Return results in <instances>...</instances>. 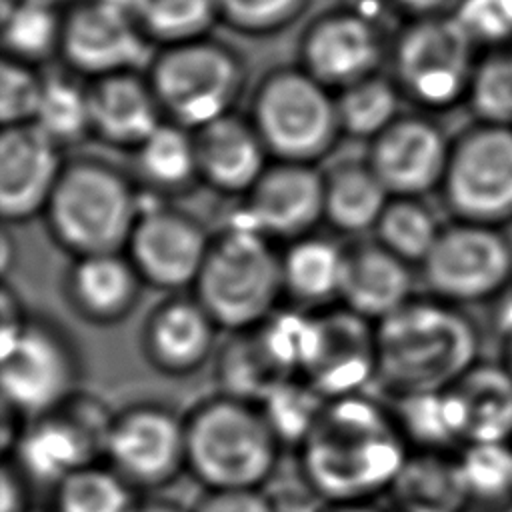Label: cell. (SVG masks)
<instances>
[{
	"label": "cell",
	"mask_w": 512,
	"mask_h": 512,
	"mask_svg": "<svg viewBox=\"0 0 512 512\" xmlns=\"http://www.w3.org/2000/svg\"><path fill=\"white\" fill-rule=\"evenodd\" d=\"M298 448L302 480L324 504L390 492L410 454L392 408L364 392L326 400Z\"/></svg>",
	"instance_id": "1"
},
{
	"label": "cell",
	"mask_w": 512,
	"mask_h": 512,
	"mask_svg": "<svg viewBox=\"0 0 512 512\" xmlns=\"http://www.w3.org/2000/svg\"><path fill=\"white\" fill-rule=\"evenodd\" d=\"M480 346L462 306L414 296L376 322V384L392 400L446 390L480 360Z\"/></svg>",
	"instance_id": "2"
},
{
	"label": "cell",
	"mask_w": 512,
	"mask_h": 512,
	"mask_svg": "<svg viewBox=\"0 0 512 512\" xmlns=\"http://www.w3.org/2000/svg\"><path fill=\"white\" fill-rule=\"evenodd\" d=\"M186 468L206 490L262 488L282 444L258 402L220 392L186 416Z\"/></svg>",
	"instance_id": "3"
},
{
	"label": "cell",
	"mask_w": 512,
	"mask_h": 512,
	"mask_svg": "<svg viewBox=\"0 0 512 512\" xmlns=\"http://www.w3.org/2000/svg\"><path fill=\"white\" fill-rule=\"evenodd\" d=\"M142 202L114 164L84 156L64 164L44 208L52 240L74 258L124 252Z\"/></svg>",
	"instance_id": "4"
},
{
	"label": "cell",
	"mask_w": 512,
	"mask_h": 512,
	"mask_svg": "<svg viewBox=\"0 0 512 512\" xmlns=\"http://www.w3.org/2000/svg\"><path fill=\"white\" fill-rule=\"evenodd\" d=\"M194 298L218 328L244 332L264 322L284 294L282 254L272 240L234 218L212 234L208 254L194 282Z\"/></svg>",
	"instance_id": "5"
},
{
	"label": "cell",
	"mask_w": 512,
	"mask_h": 512,
	"mask_svg": "<svg viewBox=\"0 0 512 512\" xmlns=\"http://www.w3.org/2000/svg\"><path fill=\"white\" fill-rule=\"evenodd\" d=\"M248 118L278 162L316 164L342 134L336 96L304 68L270 72L254 92Z\"/></svg>",
	"instance_id": "6"
},
{
	"label": "cell",
	"mask_w": 512,
	"mask_h": 512,
	"mask_svg": "<svg viewBox=\"0 0 512 512\" xmlns=\"http://www.w3.org/2000/svg\"><path fill=\"white\" fill-rule=\"evenodd\" d=\"M148 82L166 120L196 130L228 112L244 86V66L226 46L196 38L154 56Z\"/></svg>",
	"instance_id": "7"
},
{
	"label": "cell",
	"mask_w": 512,
	"mask_h": 512,
	"mask_svg": "<svg viewBox=\"0 0 512 512\" xmlns=\"http://www.w3.org/2000/svg\"><path fill=\"white\" fill-rule=\"evenodd\" d=\"M474 38L456 14L414 18L394 44L400 92L426 110H446L466 100L476 68Z\"/></svg>",
	"instance_id": "8"
},
{
	"label": "cell",
	"mask_w": 512,
	"mask_h": 512,
	"mask_svg": "<svg viewBox=\"0 0 512 512\" xmlns=\"http://www.w3.org/2000/svg\"><path fill=\"white\" fill-rule=\"evenodd\" d=\"M112 418L106 404L78 392L62 406L26 420L12 446V462L28 482L54 488L106 456Z\"/></svg>",
	"instance_id": "9"
},
{
	"label": "cell",
	"mask_w": 512,
	"mask_h": 512,
	"mask_svg": "<svg viewBox=\"0 0 512 512\" xmlns=\"http://www.w3.org/2000/svg\"><path fill=\"white\" fill-rule=\"evenodd\" d=\"M2 400L22 418L46 414L80 392V356L50 320L26 318L2 338Z\"/></svg>",
	"instance_id": "10"
},
{
	"label": "cell",
	"mask_w": 512,
	"mask_h": 512,
	"mask_svg": "<svg viewBox=\"0 0 512 512\" xmlns=\"http://www.w3.org/2000/svg\"><path fill=\"white\" fill-rule=\"evenodd\" d=\"M438 192L454 220L512 222V126L476 122L452 138Z\"/></svg>",
	"instance_id": "11"
},
{
	"label": "cell",
	"mask_w": 512,
	"mask_h": 512,
	"mask_svg": "<svg viewBox=\"0 0 512 512\" xmlns=\"http://www.w3.org/2000/svg\"><path fill=\"white\" fill-rule=\"evenodd\" d=\"M430 296L466 306L500 298L512 286V244L498 226L454 220L420 264Z\"/></svg>",
	"instance_id": "12"
},
{
	"label": "cell",
	"mask_w": 512,
	"mask_h": 512,
	"mask_svg": "<svg viewBox=\"0 0 512 512\" xmlns=\"http://www.w3.org/2000/svg\"><path fill=\"white\" fill-rule=\"evenodd\" d=\"M106 464L134 490H156L186 468V420L160 402L130 404L114 412Z\"/></svg>",
	"instance_id": "13"
},
{
	"label": "cell",
	"mask_w": 512,
	"mask_h": 512,
	"mask_svg": "<svg viewBox=\"0 0 512 512\" xmlns=\"http://www.w3.org/2000/svg\"><path fill=\"white\" fill-rule=\"evenodd\" d=\"M210 240L212 234L192 214L160 204L142 206L124 254L144 284L178 292L194 286Z\"/></svg>",
	"instance_id": "14"
},
{
	"label": "cell",
	"mask_w": 512,
	"mask_h": 512,
	"mask_svg": "<svg viewBox=\"0 0 512 512\" xmlns=\"http://www.w3.org/2000/svg\"><path fill=\"white\" fill-rule=\"evenodd\" d=\"M146 40L130 0H80L62 18L58 48L70 68L98 78L138 68Z\"/></svg>",
	"instance_id": "15"
},
{
	"label": "cell",
	"mask_w": 512,
	"mask_h": 512,
	"mask_svg": "<svg viewBox=\"0 0 512 512\" xmlns=\"http://www.w3.org/2000/svg\"><path fill=\"white\" fill-rule=\"evenodd\" d=\"M452 138L430 118L400 114L370 140L366 160L390 196L424 198L440 190Z\"/></svg>",
	"instance_id": "16"
},
{
	"label": "cell",
	"mask_w": 512,
	"mask_h": 512,
	"mask_svg": "<svg viewBox=\"0 0 512 512\" xmlns=\"http://www.w3.org/2000/svg\"><path fill=\"white\" fill-rule=\"evenodd\" d=\"M270 240L294 242L324 220V172L316 164H268L238 216Z\"/></svg>",
	"instance_id": "17"
},
{
	"label": "cell",
	"mask_w": 512,
	"mask_h": 512,
	"mask_svg": "<svg viewBox=\"0 0 512 512\" xmlns=\"http://www.w3.org/2000/svg\"><path fill=\"white\" fill-rule=\"evenodd\" d=\"M318 346L302 376L326 400L376 382V324L340 306L318 312Z\"/></svg>",
	"instance_id": "18"
},
{
	"label": "cell",
	"mask_w": 512,
	"mask_h": 512,
	"mask_svg": "<svg viewBox=\"0 0 512 512\" xmlns=\"http://www.w3.org/2000/svg\"><path fill=\"white\" fill-rule=\"evenodd\" d=\"M60 150L34 122L2 126L0 214L4 222H26L44 212L66 164Z\"/></svg>",
	"instance_id": "19"
},
{
	"label": "cell",
	"mask_w": 512,
	"mask_h": 512,
	"mask_svg": "<svg viewBox=\"0 0 512 512\" xmlns=\"http://www.w3.org/2000/svg\"><path fill=\"white\" fill-rule=\"evenodd\" d=\"M380 60L382 42L376 26L350 10L320 16L302 36L300 68L336 92L376 74Z\"/></svg>",
	"instance_id": "20"
},
{
	"label": "cell",
	"mask_w": 512,
	"mask_h": 512,
	"mask_svg": "<svg viewBox=\"0 0 512 512\" xmlns=\"http://www.w3.org/2000/svg\"><path fill=\"white\" fill-rule=\"evenodd\" d=\"M218 324L194 296H168L146 316L140 346L146 362L164 376H188L212 356Z\"/></svg>",
	"instance_id": "21"
},
{
	"label": "cell",
	"mask_w": 512,
	"mask_h": 512,
	"mask_svg": "<svg viewBox=\"0 0 512 512\" xmlns=\"http://www.w3.org/2000/svg\"><path fill=\"white\" fill-rule=\"evenodd\" d=\"M192 132L198 176L216 192L246 196L270 164L250 118L228 112Z\"/></svg>",
	"instance_id": "22"
},
{
	"label": "cell",
	"mask_w": 512,
	"mask_h": 512,
	"mask_svg": "<svg viewBox=\"0 0 512 512\" xmlns=\"http://www.w3.org/2000/svg\"><path fill=\"white\" fill-rule=\"evenodd\" d=\"M86 92L90 132L108 146L136 150L166 120L148 78L134 70L92 78Z\"/></svg>",
	"instance_id": "23"
},
{
	"label": "cell",
	"mask_w": 512,
	"mask_h": 512,
	"mask_svg": "<svg viewBox=\"0 0 512 512\" xmlns=\"http://www.w3.org/2000/svg\"><path fill=\"white\" fill-rule=\"evenodd\" d=\"M142 284L124 252L78 256L64 276V300L80 320L112 326L134 310Z\"/></svg>",
	"instance_id": "24"
},
{
	"label": "cell",
	"mask_w": 512,
	"mask_h": 512,
	"mask_svg": "<svg viewBox=\"0 0 512 512\" xmlns=\"http://www.w3.org/2000/svg\"><path fill=\"white\" fill-rule=\"evenodd\" d=\"M414 298L412 266L376 238L346 248L340 302L354 314L380 322Z\"/></svg>",
	"instance_id": "25"
},
{
	"label": "cell",
	"mask_w": 512,
	"mask_h": 512,
	"mask_svg": "<svg viewBox=\"0 0 512 512\" xmlns=\"http://www.w3.org/2000/svg\"><path fill=\"white\" fill-rule=\"evenodd\" d=\"M390 494L400 512L468 510L458 452L410 450Z\"/></svg>",
	"instance_id": "26"
},
{
	"label": "cell",
	"mask_w": 512,
	"mask_h": 512,
	"mask_svg": "<svg viewBox=\"0 0 512 512\" xmlns=\"http://www.w3.org/2000/svg\"><path fill=\"white\" fill-rule=\"evenodd\" d=\"M452 390L464 414V444L512 442V374L502 362L478 360Z\"/></svg>",
	"instance_id": "27"
},
{
	"label": "cell",
	"mask_w": 512,
	"mask_h": 512,
	"mask_svg": "<svg viewBox=\"0 0 512 512\" xmlns=\"http://www.w3.org/2000/svg\"><path fill=\"white\" fill-rule=\"evenodd\" d=\"M390 192L368 160H344L324 172V220L344 234L374 230Z\"/></svg>",
	"instance_id": "28"
},
{
	"label": "cell",
	"mask_w": 512,
	"mask_h": 512,
	"mask_svg": "<svg viewBox=\"0 0 512 512\" xmlns=\"http://www.w3.org/2000/svg\"><path fill=\"white\" fill-rule=\"evenodd\" d=\"M346 248L308 234L282 252L284 294L304 308H324L340 298Z\"/></svg>",
	"instance_id": "29"
},
{
	"label": "cell",
	"mask_w": 512,
	"mask_h": 512,
	"mask_svg": "<svg viewBox=\"0 0 512 512\" xmlns=\"http://www.w3.org/2000/svg\"><path fill=\"white\" fill-rule=\"evenodd\" d=\"M394 418L416 450L452 452L464 446V414L452 386L394 400Z\"/></svg>",
	"instance_id": "30"
},
{
	"label": "cell",
	"mask_w": 512,
	"mask_h": 512,
	"mask_svg": "<svg viewBox=\"0 0 512 512\" xmlns=\"http://www.w3.org/2000/svg\"><path fill=\"white\" fill-rule=\"evenodd\" d=\"M134 156L140 178L160 192H176L200 180L194 132L170 120H164Z\"/></svg>",
	"instance_id": "31"
},
{
	"label": "cell",
	"mask_w": 512,
	"mask_h": 512,
	"mask_svg": "<svg viewBox=\"0 0 512 512\" xmlns=\"http://www.w3.org/2000/svg\"><path fill=\"white\" fill-rule=\"evenodd\" d=\"M468 510L512 508V442H470L458 450Z\"/></svg>",
	"instance_id": "32"
},
{
	"label": "cell",
	"mask_w": 512,
	"mask_h": 512,
	"mask_svg": "<svg viewBox=\"0 0 512 512\" xmlns=\"http://www.w3.org/2000/svg\"><path fill=\"white\" fill-rule=\"evenodd\" d=\"M442 222L424 198L392 196L374 234L376 240L410 266L422 264L442 232Z\"/></svg>",
	"instance_id": "33"
},
{
	"label": "cell",
	"mask_w": 512,
	"mask_h": 512,
	"mask_svg": "<svg viewBox=\"0 0 512 512\" xmlns=\"http://www.w3.org/2000/svg\"><path fill=\"white\" fill-rule=\"evenodd\" d=\"M134 488L108 464H90L52 488L50 512H132Z\"/></svg>",
	"instance_id": "34"
},
{
	"label": "cell",
	"mask_w": 512,
	"mask_h": 512,
	"mask_svg": "<svg viewBox=\"0 0 512 512\" xmlns=\"http://www.w3.org/2000/svg\"><path fill=\"white\" fill-rule=\"evenodd\" d=\"M400 88L372 74L336 92V110L342 134L362 140H374L400 114Z\"/></svg>",
	"instance_id": "35"
},
{
	"label": "cell",
	"mask_w": 512,
	"mask_h": 512,
	"mask_svg": "<svg viewBox=\"0 0 512 512\" xmlns=\"http://www.w3.org/2000/svg\"><path fill=\"white\" fill-rule=\"evenodd\" d=\"M62 20L56 8L32 0H4L2 42L8 58L36 62L60 46Z\"/></svg>",
	"instance_id": "36"
},
{
	"label": "cell",
	"mask_w": 512,
	"mask_h": 512,
	"mask_svg": "<svg viewBox=\"0 0 512 512\" xmlns=\"http://www.w3.org/2000/svg\"><path fill=\"white\" fill-rule=\"evenodd\" d=\"M130 8L144 36L166 46L202 38L218 18L216 0H130Z\"/></svg>",
	"instance_id": "37"
},
{
	"label": "cell",
	"mask_w": 512,
	"mask_h": 512,
	"mask_svg": "<svg viewBox=\"0 0 512 512\" xmlns=\"http://www.w3.org/2000/svg\"><path fill=\"white\" fill-rule=\"evenodd\" d=\"M34 124L60 148L92 134L86 86L64 76L44 78Z\"/></svg>",
	"instance_id": "38"
},
{
	"label": "cell",
	"mask_w": 512,
	"mask_h": 512,
	"mask_svg": "<svg viewBox=\"0 0 512 512\" xmlns=\"http://www.w3.org/2000/svg\"><path fill=\"white\" fill-rule=\"evenodd\" d=\"M258 404L280 444L300 446L316 424L326 398L304 378H290L274 386Z\"/></svg>",
	"instance_id": "39"
},
{
	"label": "cell",
	"mask_w": 512,
	"mask_h": 512,
	"mask_svg": "<svg viewBox=\"0 0 512 512\" xmlns=\"http://www.w3.org/2000/svg\"><path fill=\"white\" fill-rule=\"evenodd\" d=\"M466 100L478 122L512 126V50L478 58Z\"/></svg>",
	"instance_id": "40"
},
{
	"label": "cell",
	"mask_w": 512,
	"mask_h": 512,
	"mask_svg": "<svg viewBox=\"0 0 512 512\" xmlns=\"http://www.w3.org/2000/svg\"><path fill=\"white\" fill-rule=\"evenodd\" d=\"M44 78L26 62L4 56L0 64V120L2 126L30 124L36 118Z\"/></svg>",
	"instance_id": "41"
},
{
	"label": "cell",
	"mask_w": 512,
	"mask_h": 512,
	"mask_svg": "<svg viewBox=\"0 0 512 512\" xmlns=\"http://www.w3.org/2000/svg\"><path fill=\"white\" fill-rule=\"evenodd\" d=\"M308 0H216L218 18L248 34H268L290 24Z\"/></svg>",
	"instance_id": "42"
},
{
	"label": "cell",
	"mask_w": 512,
	"mask_h": 512,
	"mask_svg": "<svg viewBox=\"0 0 512 512\" xmlns=\"http://www.w3.org/2000/svg\"><path fill=\"white\" fill-rule=\"evenodd\" d=\"M456 18L474 42L500 44L512 38V0H462Z\"/></svg>",
	"instance_id": "43"
},
{
	"label": "cell",
	"mask_w": 512,
	"mask_h": 512,
	"mask_svg": "<svg viewBox=\"0 0 512 512\" xmlns=\"http://www.w3.org/2000/svg\"><path fill=\"white\" fill-rule=\"evenodd\" d=\"M192 512H278L262 488L206 490Z\"/></svg>",
	"instance_id": "44"
},
{
	"label": "cell",
	"mask_w": 512,
	"mask_h": 512,
	"mask_svg": "<svg viewBox=\"0 0 512 512\" xmlns=\"http://www.w3.org/2000/svg\"><path fill=\"white\" fill-rule=\"evenodd\" d=\"M28 480L14 462L2 466V512H26L28 506Z\"/></svg>",
	"instance_id": "45"
},
{
	"label": "cell",
	"mask_w": 512,
	"mask_h": 512,
	"mask_svg": "<svg viewBox=\"0 0 512 512\" xmlns=\"http://www.w3.org/2000/svg\"><path fill=\"white\" fill-rule=\"evenodd\" d=\"M496 326L502 336V346H500V362L508 368L512 374V286L500 296L498 304V318Z\"/></svg>",
	"instance_id": "46"
},
{
	"label": "cell",
	"mask_w": 512,
	"mask_h": 512,
	"mask_svg": "<svg viewBox=\"0 0 512 512\" xmlns=\"http://www.w3.org/2000/svg\"><path fill=\"white\" fill-rule=\"evenodd\" d=\"M402 12L414 18H426V16H438L446 14V8L454 0H392Z\"/></svg>",
	"instance_id": "47"
},
{
	"label": "cell",
	"mask_w": 512,
	"mask_h": 512,
	"mask_svg": "<svg viewBox=\"0 0 512 512\" xmlns=\"http://www.w3.org/2000/svg\"><path fill=\"white\" fill-rule=\"evenodd\" d=\"M132 512H192V508H184L178 502L164 500V498H148V500H138Z\"/></svg>",
	"instance_id": "48"
},
{
	"label": "cell",
	"mask_w": 512,
	"mask_h": 512,
	"mask_svg": "<svg viewBox=\"0 0 512 512\" xmlns=\"http://www.w3.org/2000/svg\"><path fill=\"white\" fill-rule=\"evenodd\" d=\"M318 512H382L372 502H346V504H324Z\"/></svg>",
	"instance_id": "49"
},
{
	"label": "cell",
	"mask_w": 512,
	"mask_h": 512,
	"mask_svg": "<svg viewBox=\"0 0 512 512\" xmlns=\"http://www.w3.org/2000/svg\"><path fill=\"white\" fill-rule=\"evenodd\" d=\"M32 2H38V4H46V6H52V8H56L58 4H64V2H68V0H32Z\"/></svg>",
	"instance_id": "50"
},
{
	"label": "cell",
	"mask_w": 512,
	"mask_h": 512,
	"mask_svg": "<svg viewBox=\"0 0 512 512\" xmlns=\"http://www.w3.org/2000/svg\"><path fill=\"white\" fill-rule=\"evenodd\" d=\"M26 512H44V510H36V508H30V510H26ZM50 512V510H48Z\"/></svg>",
	"instance_id": "51"
},
{
	"label": "cell",
	"mask_w": 512,
	"mask_h": 512,
	"mask_svg": "<svg viewBox=\"0 0 512 512\" xmlns=\"http://www.w3.org/2000/svg\"><path fill=\"white\" fill-rule=\"evenodd\" d=\"M510 50H512V48H510Z\"/></svg>",
	"instance_id": "52"
}]
</instances>
